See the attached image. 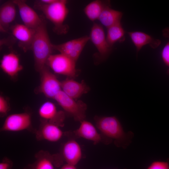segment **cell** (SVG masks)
<instances>
[{"label":"cell","instance_id":"obj_1","mask_svg":"<svg viewBox=\"0 0 169 169\" xmlns=\"http://www.w3.org/2000/svg\"><path fill=\"white\" fill-rule=\"evenodd\" d=\"M95 125L100 133L118 147L125 149L132 142L134 134L125 132L118 119L115 116L94 117Z\"/></svg>","mask_w":169,"mask_h":169},{"label":"cell","instance_id":"obj_2","mask_svg":"<svg viewBox=\"0 0 169 169\" xmlns=\"http://www.w3.org/2000/svg\"><path fill=\"white\" fill-rule=\"evenodd\" d=\"M67 1L56 0L54 3L45 4L39 0L35 2V8L41 11L46 18L54 24V31L57 34H66L69 31V27L64 24L69 11L67 7Z\"/></svg>","mask_w":169,"mask_h":169},{"label":"cell","instance_id":"obj_3","mask_svg":"<svg viewBox=\"0 0 169 169\" xmlns=\"http://www.w3.org/2000/svg\"><path fill=\"white\" fill-rule=\"evenodd\" d=\"M53 49V44L50 42L44 19L36 29L31 48L34 66L37 71L40 72L46 66L47 60L52 54Z\"/></svg>","mask_w":169,"mask_h":169},{"label":"cell","instance_id":"obj_4","mask_svg":"<svg viewBox=\"0 0 169 169\" xmlns=\"http://www.w3.org/2000/svg\"><path fill=\"white\" fill-rule=\"evenodd\" d=\"M54 99L75 121L80 122L85 120L87 106L84 102L79 100L76 101L75 99L66 95L62 90L57 94Z\"/></svg>","mask_w":169,"mask_h":169},{"label":"cell","instance_id":"obj_5","mask_svg":"<svg viewBox=\"0 0 169 169\" xmlns=\"http://www.w3.org/2000/svg\"><path fill=\"white\" fill-rule=\"evenodd\" d=\"M76 62L66 56L59 54H51L46 64L55 73L71 78L77 76Z\"/></svg>","mask_w":169,"mask_h":169},{"label":"cell","instance_id":"obj_6","mask_svg":"<svg viewBox=\"0 0 169 169\" xmlns=\"http://www.w3.org/2000/svg\"><path fill=\"white\" fill-rule=\"evenodd\" d=\"M79 127L77 129L68 132L71 138L76 139L83 138L92 141L94 145L102 143L105 145H109L111 143L100 133L90 122L85 120L80 122Z\"/></svg>","mask_w":169,"mask_h":169},{"label":"cell","instance_id":"obj_7","mask_svg":"<svg viewBox=\"0 0 169 169\" xmlns=\"http://www.w3.org/2000/svg\"><path fill=\"white\" fill-rule=\"evenodd\" d=\"M90 39L85 36L59 44H53L54 49L58 51L76 62L78 59L86 44Z\"/></svg>","mask_w":169,"mask_h":169},{"label":"cell","instance_id":"obj_8","mask_svg":"<svg viewBox=\"0 0 169 169\" xmlns=\"http://www.w3.org/2000/svg\"><path fill=\"white\" fill-rule=\"evenodd\" d=\"M40 72L41 76L40 92L46 97L54 99L61 90V82L46 66Z\"/></svg>","mask_w":169,"mask_h":169},{"label":"cell","instance_id":"obj_9","mask_svg":"<svg viewBox=\"0 0 169 169\" xmlns=\"http://www.w3.org/2000/svg\"><path fill=\"white\" fill-rule=\"evenodd\" d=\"M89 37L97 49L99 57L102 59H106L111 52L112 47L108 43L103 28L101 25L94 23Z\"/></svg>","mask_w":169,"mask_h":169},{"label":"cell","instance_id":"obj_10","mask_svg":"<svg viewBox=\"0 0 169 169\" xmlns=\"http://www.w3.org/2000/svg\"><path fill=\"white\" fill-rule=\"evenodd\" d=\"M31 125V117L28 113L13 114L6 118L1 131H19L28 129Z\"/></svg>","mask_w":169,"mask_h":169},{"label":"cell","instance_id":"obj_11","mask_svg":"<svg viewBox=\"0 0 169 169\" xmlns=\"http://www.w3.org/2000/svg\"><path fill=\"white\" fill-rule=\"evenodd\" d=\"M12 34L18 41L19 46L24 52L31 50L36 29L30 28L24 24L16 23L10 28Z\"/></svg>","mask_w":169,"mask_h":169},{"label":"cell","instance_id":"obj_12","mask_svg":"<svg viewBox=\"0 0 169 169\" xmlns=\"http://www.w3.org/2000/svg\"><path fill=\"white\" fill-rule=\"evenodd\" d=\"M13 1L17 6L21 18L25 26L35 29L44 20L43 17L38 15L24 0H15Z\"/></svg>","mask_w":169,"mask_h":169},{"label":"cell","instance_id":"obj_13","mask_svg":"<svg viewBox=\"0 0 169 169\" xmlns=\"http://www.w3.org/2000/svg\"><path fill=\"white\" fill-rule=\"evenodd\" d=\"M38 113L45 122L55 124L59 127L64 125V112L58 111L55 105L51 102L48 101L43 103L39 108Z\"/></svg>","mask_w":169,"mask_h":169},{"label":"cell","instance_id":"obj_14","mask_svg":"<svg viewBox=\"0 0 169 169\" xmlns=\"http://www.w3.org/2000/svg\"><path fill=\"white\" fill-rule=\"evenodd\" d=\"M61 156L66 163L76 166L82 157L80 145L75 139L71 138L63 145Z\"/></svg>","mask_w":169,"mask_h":169},{"label":"cell","instance_id":"obj_15","mask_svg":"<svg viewBox=\"0 0 169 169\" xmlns=\"http://www.w3.org/2000/svg\"><path fill=\"white\" fill-rule=\"evenodd\" d=\"M36 158L35 161L30 165L32 169H54V166L60 167L64 161L61 155H50L41 151Z\"/></svg>","mask_w":169,"mask_h":169},{"label":"cell","instance_id":"obj_16","mask_svg":"<svg viewBox=\"0 0 169 169\" xmlns=\"http://www.w3.org/2000/svg\"><path fill=\"white\" fill-rule=\"evenodd\" d=\"M61 90L66 95L74 99H77L88 93L89 86L84 81L79 82L71 79L61 82Z\"/></svg>","mask_w":169,"mask_h":169},{"label":"cell","instance_id":"obj_17","mask_svg":"<svg viewBox=\"0 0 169 169\" xmlns=\"http://www.w3.org/2000/svg\"><path fill=\"white\" fill-rule=\"evenodd\" d=\"M127 34L136 48L137 54L145 45H148L153 49H156L161 44L160 39L143 32H128Z\"/></svg>","mask_w":169,"mask_h":169},{"label":"cell","instance_id":"obj_18","mask_svg":"<svg viewBox=\"0 0 169 169\" xmlns=\"http://www.w3.org/2000/svg\"><path fill=\"white\" fill-rule=\"evenodd\" d=\"M0 67L8 75L14 77L23 69L18 56L13 52L4 54L0 62Z\"/></svg>","mask_w":169,"mask_h":169},{"label":"cell","instance_id":"obj_19","mask_svg":"<svg viewBox=\"0 0 169 169\" xmlns=\"http://www.w3.org/2000/svg\"><path fill=\"white\" fill-rule=\"evenodd\" d=\"M63 132L59 126L49 122H44L36 133L37 138L51 142L59 141Z\"/></svg>","mask_w":169,"mask_h":169},{"label":"cell","instance_id":"obj_20","mask_svg":"<svg viewBox=\"0 0 169 169\" xmlns=\"http://www.w3.org/2000/svg\"><path fill=\"white\" fill-rule=\"evenodd\" d=\"M16 5L13 1H9L2 4L0 8V29L6 32L10 24L14 20L16 13Z\"/></svg>","mask_w":169,"mask_h":169},{"label":"cell","instance_id":"obj_21","mask_svg":"<svg viewBox=\"0 0 169 169\" xmlns=\"http://www.w3.org/2000/svg\"><path fill=\"white\" fill-rule=\"evenodd\" d=\"M123 14L121 12L112 8L110 5L104 9L98 20L103 26L108 28L121 22Z\"/></svg>","mask_w":169,"mask_h":169},{"label":"cell","instance_id":"obj_22","mask_svg":"<svg viewBox=\"0 0 169 169\" xmlns=\"http://www.w3.org/2000/svg\"><path fill=\"white\" fill-rule=\"evenodd\" d=\"M110 5V1L95 0L87 5L84 9V12L87 18L91 21H94L98 20L104 9Z\"/></svg>","mask_w":169,"mask_h":169},{"label":"cell","instance_id":"obj_23","mask_svg":"<svg viewBox=\"0 0 169 169\" xmlns=\"http://www.w3.org/2000/svg\"><path fill=\"white\" fill-rule=\"evenodd\" d=\"M106 38L108 43L111 47L115 43L122 42L125 40V31L121 22L107 28Z\"/></svg>","mask_w":169,"mask_h":169},{"label":"cell","instance_id":"obj_24","mask_svg":"<svg viewBox=\"0 0 169 169\" xmlns=\"http://www.w3.org/2000/svg\"><path fill=\"white\" fill-rule=\"evenodd\" d=\"M162 33L163 36L168 40L161 51V56L163 63L168 67L167 73L169 74V28L164 29Z\"/></svg>","mask_w":169,"mask_h":169},{"label":"cell","instance_id":"obj_25","mask_svg":"<svg viewBox=\"0 0 169 169\" xmlns=\"http://www.w3.org/2000/svg\"><path fill=\"white\" fill-rule=\"evenodd\" d=\"M146 169H169L168 161H155L152 162Z\"/></svg>","mask_w":169,"mask_h":169},{"label":"cell","instance_id":"obj_26","mask_svg":"<svg viewBox=\"0 0 169 169\" xmlns=\"http://www.w3.org/2000/svg\"><path fill=\"white\" fill-rule=\"evenodd\" d=\"M8 103L5 98L2 95L0 96V113L2 115H6L9 111Z\"/></svg>","mask_w":169,"mask_h":169},{"label":"cell","instance_id":"obj_27","mask_svg":"<svg viewBox=\"0 0 169 169\" xmlns=\"http://www.w3.org/2000/svg\"><path fill=\"white\" fill-rule=\"evenodd\" d=\"M13 163L11 160L5 158L0 163V169H12Z\"/></svg>","mask_w":169,"mask_h":169},{"label":"cell","instance_id":"obj_28","mask_svg":"<svg viewBox=\"0 0 169 169\" xmlns=\"http://www.w3.org/2000/svg\"><path fill=\"white\" fill-rule=\"evenodd\" d=\"M59 169H77L75 166L66 163L62 166Z\"/></svg>","mask_w":169,"mask_h":169},{"label":"cell","instance_id":"obj_29","mask_svg":"<svg viewBox=\"0 0 169 169\" xmlns=\"http://www.w3.org/2000/svg\"><path fill=\"white\" fill-rule=\"evenodd\" d=\"M24 169H32V168H31V167H30V165H29V166H28L27 167H26V168H24Z\"/></svg>","mask_w":169,"mask_h":169}]
</instances>
